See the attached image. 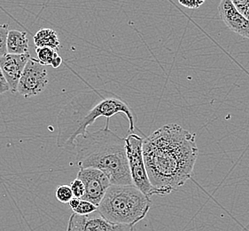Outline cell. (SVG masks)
Instances as JSON below:
<instances>
[{"mask_svg": "<svg viewBox=\"0 0 249 231\" xmlns=\"http://www.w3.org/2000/svg\"><path fill=\"white\" fill-rule=\"evenodd\" d=\"M196 135L169 124L143 140V156L150 182L165 196L191 179L198 158Z\"/></svg>", "mask_w": 249, "mask_h": 231, "instance_id": "obj_1", "label": "cell"}, {"mask_svg": "<svg viewBox=\"0 0 249 231\" xmlns=\"http://www.w3.org/2000/svg\"><path fill=\"white\" fill-rule=\"evenodd\" d=\"M123 114L129 122V131H135L134 113L125 101L112 93L105 95L93 90L80 94L69 101L58 115L57 145L66 151H75V141L84 137L99 117L110 119L113 116Z\"/></svg>", "mask_w": 249, "mask_h": 231, "instance_id": "obj_2", "label": "cell"}, {"mask_svg": "<svg viewBox=\"0 0 249 231\" xmlns=\"http://www.w3.org/2000/svg\"><path fill=\"white\" fill-rule=\"evenodd\" d=\"M75 159L79 168H94L108 178L111 185H133L126 155L124 138L109 129V119L100 130L78 137Z\"/></svg>", "mask_w": 249, "mask_h": 231, "instance_id": "obj_3", "label": "cell"}, {"mask_svg": "<svg viewBox=\"0 0 249 231\" xmlns=\"http://www.w3.org/2000/svg\"><path fill=\"white\" fill-rule=\"evenodd\" d=\"M151 205L149 197L133 185H110L98 212L110 223L135 226L146 216Z\"/></svg>", "mask_w": 249, "mask_h": 231, "instance_id": "obj_4", "label": "cell"}, {"mask_svg": "<svg viewBox=\"0 0 249 231\" xmlns=\"http://www.w3.org/2000/svg\"><path fill=\"white\" fill-rule=\"evenodd\" d=\"M126 155L133 186L144 196L160 195L159 191L151 184L143 156V140L140 135L131 134L124 138Z\"/></svg>", "mask_w": 249, "mask_h": 231, "instance_id": "obj_5", "label": "cell"}, {"mask_svg": "<svg viewBox=\"0 0 249 231\" xmlns=\"http://www.w3.org/2000/svg\"><path fill=\"white\" fill-rule=\"evenodd\" d=\"M49 83L46 67L42 65L37 59L30 58L21 74L17 93L24 98L37 96L45 90Z\"/></svg>", "mask_w": 249, "mask_h": 231, "instance_id": "obj_6", "label": "cell"}, {"mask_svg": "<svg viewBox=\"0 0 249 231\" xmlns=\"http://www.w3.org/2000/svg\"><path fill=\"white\" fill-rule=\"evenodd\" d=\"M76 178L85 185V196L82 199L90 202L98 207L105 196L106 191L111 185L108 178L102 172L94 168H79Z\"/></svg>", "mask_w": 249, "mask_h": 231, "instance_id": "obj_7", "label": "cell"}, {"mask_svg": "<svg viewBox=\"0 0 249 231\" xmlns=\"http://www.w3.org/2000/svg\"><path fill=\"white\" fill-rule=\"evenodd\" d=\"M67 231H135L133 225L114 224L102 218L98 210L89 215H76L70 218Z\"/></svg>", "mask_w": 249, "mask_h": 231, "instance_id": "obj_8", "label": "cell"}, {"mask_svg": "<svg viewBox=\"0 0 249 231\" xmlns=\"http://www.w3.org/2000/svg\"><path fill=\"white\" fill-rule=\"evenodd\" d=\"M30 58V53L25 55L6 54L0 58V68L12 94L17 93L20 77Z\"/></svg>", "mask_w": 249, "mask_h": 231, "instance_id": "obj_9", "label": "cell"}, {"mask_svg": "<svg viewBox=\"0 0 249 231\" xmlns=\"http://www.w3.org/2000/svg\"><path fill=\"white\" fill-rule=\"evenodd\" d=\"M220 17L230 30L249 39V20L236 10L231 0H223L218 5Z\"/></svg>", "mask_w": 249, "mask_h": 231, "instance_id": "obj_10", "label": "cell"}, {"mask_svg": "<svg viewBox=\"0 0 249 231\" xmlns=\"http://www.w3.org/2000/svg\"><path fill=\"white\" fill-rule=\"evenodd\" d=\"M29 38L25 31L11 30L6 38V51L9 55H25L29 53Z\"/></svg>", "mask_w": 249, "mask_h": 231, "instance_id": "obj_11", "label": "cell"}, {"mask_svg": "<svg viewBox=\"0 0 249 231\" xmlns=\"http://www.w3.org/2000/svg\"><path fill=\"white\" fill-rule=\"evenodd\" d=\"M33 40L36 48L48 47L58 52L61 47L58 34L53 29H41L36 33Z\"/></svg>", "mask_w": 249, "mask_h": 231, "instance_id": "obj_12", "label": "cell"}, {"mask_svg": "<svg viewBox=\"0 0 249 231\" xmlns=\"http://www.w3.org/2000/svg\"><path fill=\"white\" fill-rule=\"evenodd\" d=\"M36 53L37 56V60L42 65L48 66L52 64V61L56 52L48 47H42V48H36Z\"/></svg>", "mask_w": 249, "mask_h": 231, "instance_id": "obj_13", "label": "cell"}, {"mask_svg": "<svg viewBox=\"0 0 249 231\" xmlns=\"http://www.w3.org/2000/svg\"><path fill=\"white\" fill-rule=\"evenodd\" d=\"M55 196L58 199V201L63 204H68L74 197L70 185L68 184H63L58 187L55 192Z\"/></svg>", "mask_w": 249, "mask_h": 231, "instance_id": "obj_14", "label": "cell"}, {"mask_svg": "<svg viewBox=\"0 0 249 231\" xmlns=\"http://www.w3.org/2000/svg\"><path fill=\"white\" fill-rule=\"evenodd\" d=\"M97 210H98V207L95 206L93 204H91L90 202L85 201V200L81 199L79 206H77L73 212L76 215L85 216V215H89V214L94 212Z\"/></svg>", "mask_w": 249, "mask_h": 231, "instance_id": "obj_15", "label": "cell"}, {"mask_svg": "<svg viewBox=\"0 0 249 231\" xmlns=\"http://www.w3.org/2000/svg\"><path fill=\"white\" fill-rule=\"evenodd\" d=\"M9 31V25L7 23L0 24V58L7 54L6 51V38Z\"/></svg>", "mask_w": 249, "mask_h": 231, "instance_id": "obj_16", "label": "cell"}, {"mask_svg": "<svg viewBox=\"0 0 249 231\" xmlns=\"http://www.w3.org/2000/svg\"><path fill=\"white\" fill-rule=\"evenodd\" d=\"M70 187L74 197L79 199H82L84 197L85 193V185L79 179L75 178V180L70 183Z\"/></svg>", "mask_w": 249, "mask_h": 231, "instance_id": "obj_17", "label": "cell"}, {"mask_svg": "<svg viewBox=\"0 0 249 231\" xmlns=\"http://www.w3.org/2000/svg\"><path fill=\"white\" fill-rule=\"evenodd\" d=\"M231 2L236 10L249 20V0H233Z\"/></svg>", "mask_w": 249, "mask_h": 231, "instance_id": "obj_18", "label": "cell"}, {"mask_svg": "<svg viewBox=\"0 0 249 231\" xmlns=\"http://www.w3.org/2000/svg\"><path fill=\"white\" fill-rule=\"evenodd\" d=\"M180 5H183L184 7H187L189 9H198L200 5H203L205 2L203 0L201 1H178Z\"/></svg>", "mask_w": 249, "mask_h": 231, "instance_id": "obj_19", "label": "cell"}, {"mask_svg": "<svg viewBox=\"0 0 249 231\" xmlns=\"http://www.w3.org/2000/svg\"><path fill=\"white\" fill-rule=\"evenodd\" d=\"M9 91H10L9 86H8L7 82L5 80L4 76H3V73H2V71H1V68H0V96L4 95V94L9 92Z\"/></svg>", "mask_w": 249, "mask_h": 231, "instance_id": "obj_20", "label": "cell"}, {"mask_svg": "<svg viewBox=\"0 0 249 231\" xmlns=\"http://www.w3.org/2000/svg\"><path fill=\"white\" fill-rule=\"evenodd\" d=\"M61 63H62V58L59 56L58 52H56L54 54V57H53V61H52V64H51V65L53 66L54 69H57V68H59V67L61 65Z\"/></svg>", "mask_w": 249, "mask_h": 231, "instance_id": "obj_21", "label": "cell"}, {"mask_svg": "<svg viewBox=\"0 0 249 231\" xmlns=\"http://www.w3.org/2000/svg\"><path fill=\"white\" fill-rule=\"evenodd\" d=\"M80 201H81V199L79 198H76V197H73L70 202H69V205H70V208L74 211L75 208L77 207V206H79Z\"/></svg>", "mask_w": 249, "mask_h": 231, "instance_id": "obj_22", "label": "cell"}, {"mask_svg": "<svg viewBox=\"0 0 249 231\" xmlns=\"http://www.w3.org/2000/svg\"><path fill=\"white\" fill-rule=\"evenodd\" d=\"M242 231H249V222L246 225V226L243 228V230H242Z\"/></svg>", "mask_w": 249, "mask_h": 231, "instance_id": "obj_23", "label": "cell"}]
</instances>
